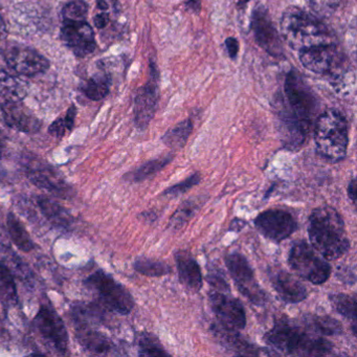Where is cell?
<instances>
[{"label":"cell","instance_id":"1","mask_svg":"<svg viewBox=\"0 0 357 357\" xmlns=\"http://www.w3.org/2000/svg\"><path fill=\"white\" fill-rule=\"evenodd\" d=\"M319 104L314 91L296 70H290L284 91L275 100L278 130L286 149H301L317 118Z\"/></svg>","mask_w":357,"mask_h":357},{"label":"cell","instance_id":"2","mask_svg":"<svg viewBox=\"0 0 357 357\" xmlns=\"http://www.w3.org/2000/svg\"><path fill=\"white\" fill-rule=\"evenodd\" d=\"M308 235L311 246L326 260H337L350 248L344 219L331 206L313 210L309 216Z\"/></svg>","mask_w":357,"mask_h":357},{"label":"cell","instance_id":"3","mask_svg":"<svg viewBox=\"0 0 357 357\" xmlns=\"http://www.w3.org/2000/svg\"><path fill=\"white\" fill-rule=\"evenodd\" d=\"M265 342L282 354L294 356H324L331 355L333 346L327 340L289 321L275 324L264 336Z\"/></svg>","mask_w":357,"mask_h":357},{"label":"cell","instance_id":"4","mask_svg":"<svg viewBox=\"0 0 357 357\" xmlns=\"http://www.w3.org/2000/svg\"><path fill=\"white\" fill-rule=\"evenodd\" d=\"M281 33L286 43L298 52L334 43L333 36L327 26L298 7L287 8L284 12L281 20Z\"/></svg>","mask_w":357,"mask_h":357},{"label":"cell","instance_id":"5","mask_svg":"<svg viewBox=\"0 0 357 357\" xmlns=\"http://www.w3.org/2000/svg\"><path fill=\"white\" fill-rule=\"evenodd\" d=\"M317 154L328 162H338L347 155L349 129L346 118L335 109H327L314 122Z\"/></svg>","mask_w":357,"mask_h":357},{"label":"cell","instance_id":"6","mask_svg":"<svg viewBox=\"0 0 357 357\" xmlns=\"http://www.w3.org/2000/svg\"><path fill=\"white\" fill-rule=\"evenodd\" d=\"M288 263L298 277L314 285L325 283L331 275L329 263L304 240L294 243L289 252Z\"/></svg>","mask_w":357,"mask_h":357},{"label":"cell","instance_id":"7","mask_svg":"<svg viewBox=\"0 0 357 357\" xmlns=\"http://www.w3.org/2000/svg\"><path fill=\"white\" fill-rule=\"evenodd\" d=\"M87 287L95 289L99 294L103 305L110 310L127 315L135 307V300L125 286L119 283L105 271H96L84 281Z\"/></svg>","mask_w":357,"mask_h":357},{"label":"cell","instance_id":"8","mask_svg":"<svg viewBox=\"0 0 357 357\" xmlns=\"http://www.w3.org/2000/svg\"><path fill=\"white\" fill-rule=\"evenodd\" d=\"M225 264L239 291L257 306H263L267 296L255 278L254 271L245 257L238 252L229 254L225 258Z\"/></svg>","mask_w":357,"mask_h":357},{"label":"cell","instance_id":"9","mask_svg":"<svg viewBox=\"0 0 357 357\" xmlns=\"http://www.w3.org/2000/svg\"><path fill=\"white\" fill-rule=\"evenodd\" d=\"M6 63L20 76L34 77L49 70L51 62L32 47L10 43L3 49Z\"/></svg>","mask_w":357,"mask_h":357},{"label":"cell","instance_id":"10","mask_svg":"<svg viewBox=\"0 0 357 357\" xmlns=\"http://www.w3.org/2000/svg\"><path fill=\"white\" fill-rule=\"evenodd\" d=\"M160 99V74L153 61L149 64V79L137 91L135 99V123L137 128L144 130L149 126L155 116Z\"/></svg>","mask_w":357,"mask_h":357},{"label":"cell","instance_id":"11","mask_svg":"<svg viewBox=\"0 0 357 357\" xmlns=\"http://www.w3.org/2000/svg\"><path fill=\"white\" fill-rule=\"evenodd\" d=\"M254 223L261 235L275 242L287 239L298 227L296 218L287 211L280 208L260 213Z\"/></svg>","mask_w":357,"mask_h":357},{"label":"cell","instance_id":"12","mask_svg":"<svg viewBox=\"0 0 357 357\" xmlns=\"http://www.w3.org/2000/svg\"><path fill=\"white\" fill-rule=\"evenodd\" d=\"M34 325L45 340L53 344L60 354L66 355L68 348V334L64 321L55 309L41 305L34 319Z\"/></svg>","mask_w":357,"mask_h":357},{"label":"cell","instance_id":"13","mask_svg":"<svg viewBox=\"0 0 357 357\" xmlns=\"http://www.w3.org/2000/svg\"><path fill=\"white\" fill-rule=\"evenodd\" d=\"M250 26L255 39L261 49L264 50L271 57H283L284 50L281 37L264 7H258L255 10L250 20Z\"/></svg>","mask_w":357,"mask_h":357},{"label":"cell","instance_id":"14","mask_svg":"<svg viewBox=\"0 0 357 357\" xmlns=\"http://www.w3.org/2000/svg\"><path fill=\"white\" fill-rule=\"evenodd\" d=\"M211 307L220 325L233 330H241L246 326V314L239 300L215 290L208 294Z\"/></svg>","mask_w":357,"mask_h":357},{"label":"cell","instance_id":"15","mask_svg":"<svg viewBox=\"0 0 357 357\" xmlns=\"http://www.w3.org/2000/svg\"><path fill=\"white\" fill-rule=\"evenodd\" d=\"M61 40L76 57L84 58L96 50L95 32L86 22L63 20Z\"/></svg>","mask_w":357,"mask_h":357},{"label":"cell","instance_id":"16","mask_svg":"<svg viewBox=\"0 0 357 357\" xmlns=\"http://www.w3.org/2000/svg\"><path fill=\"white\" fill-rule=\"evenodd\" d=\"M0 110L3 114V121L10 128L24 133H35L40 130V121L33 116L20 101L5 100L0 104Z\"/></svg>","mask_w":357,"mask_h":357},{"label":"cell","instance_id":"17","mask_svg":"<svg viewBox=\"0 0 357 357\" xmlns=\"http://www.w3.org/2000/svg\"><path fill=\"white\" fill-rule=\"evenodd\" d=\"M268 275L271 285L284 302L298 304L308 296L306 287L291 273L283 269H273Z\"/></svg>","mask_w":357,"mask_h":357},{"label":"cell","instance_id":"18","mask_svg":"<svg viewBox=\"0 0 357 357\" xmlns=\"http://www.w3.org/2000/svg\"><path fill=\"white\" fill-rule=\"evenodd\" d=\"M213 333L217 340L221 342L225 348L229 349L237 355H271L273 353L267 352L259 347L248 342L244 340L236 330L229 329L222 325H213Z\"/></svg>","mask_w":357,"mask_h":357},{"label":"cell","instance_id":"19","mask_svg":"<svg viewBox=\"0 0 357 357\" xmlns=\"http://www.w3.org/2000/svg\"><path fill=\"white\" fill-rule=\"evenodd\" d=\"M76 337L79 344L93 354L109 355L114 353L116 347L114 342L101 332L96 331L91 325L75 324Z\"/></svg>","mask_w":357,"mask_h":357},{"label":"cell","instance_id":"20","mask_svg":"<svg viewBox=\"0 0 357 357\" xmlns=\"http://www.w3.org/2000/svg\"><path fill=\"white\" fill-rule=\"evenodd\" d=\"M181 283L188 289L199 291L202 287V273L199 265L189 252L179 250L175 254Z\"/></svg>","mask_w":357,"mask_h":357},{"label":"cell","instance_id":"21","mask_svg":"<svg viewBox=\"0 0 357 357\" xmlns=\"http://www.w3.org/2000/svg\"><path fill=\"white\" fill-rule=\"evenodd\" d=\"M29 177L34 185H38L39 188H43L59 197L70 196V185H66V181L60 178L53 171H32L29 174Z\"/></svg>","mask_w":357,"mask_h":357},{"label":"cell","instance_id":"22","mask_svg":"<svg viewBox=\"0 0 357 357\" xmlns=\"http://www.w3.org/2000/svg\"><path fill=\"white\" fill-rule=\"evenodd\" d=\"M37 202L41 212L52 225L59 229H68L72 223V217L66 208H62V206L54 200L43 196L37 199Z\"/></svg>","mask_w":357,"mask_h":357},{"label":"cell","instance_id":"23","mask_svg":"<svg viewBox=\"0 0 357 357\" xmlns=\"http://www.w3.org/2000/svg\"><path fill=\"white\" fill-rule=\"evenodd\" d=\"M204 200H206L204 197H194L185 200L171 217L169 221L170 229L173 231L183 229L195 216L198 210L204 206Z\"/></svg>","mask_w":357,"mask_h":357},{"label":"cell","instance_id":"24","mask_svg":"<svg viewBox=\"0 0 357 357\" xmlns=\"http://www.w3.org/2000/svg\"><path fill=\"white\" fill-rule=\"evenodd\" d=\"M173 158H174L173 154H168V155L149 160V162H145L142 166L137 167L135 170L127 173L124 178L126 181H130V183H141V181H146V179L153 176L156 173L160 172L165 167L168 166L172 162Z\"/></svg>","mask_w":357,"mask_h":357},{"label":"cell","instance_id":"25","mask_svg":"<svg viewBox=\"0 0 357 357\" xmlns=\"http://www.w3.org/2000/svg\"><path fill=\"white\" fill-rule=\"evenodd\" d=\"M304 326L319 335H340L344 331L342 324L328 315H305Z\"/></svg>","mask_w":357,"mask_h":357},{"label":"cell","instance_id":"26","mask_svg":"<svg viewBox=\"0 0 357 357\" xmlns=\"http://www.w3.org/2000/svg\"><path fill=\"white\" fill-rule=\"evenodd\" d=\"M7 225L12 241L20 250L29 252L35 248L34 242L31 239L30 234L28 233L24 225L20 222V219L13 213L8 214Z\"/></svg>","mask_w":357,"mask_h":357},{"label":"cell","instance_id":"27","mask_svg":"<svg viewBox=\"0 0 357 357\" xmlns=\"http://www.w3.org/2000/svg\"><path fill=\"white\" fill-rule=\"evenodd\" d=\"M192 131H193V122L191 119L183 120V122L175 125L165 133L162 139V143L172 149H181L187 144Z\"/></svg>","mask_w":357,"mask_h":357},{"label":"cell","instance_id":"28","mask_svg":"<svg viewBox=\"0 0 357 357\" xmlns=\"http://www.w3.org/2000/svg\"><path fill=\"white\" fill-rule=\"evenodd\" d=\"M110 85L112 80L108 75L98 74L85 82L82 91L87 99L91 101H101L109 95Z\"/></svg>","mask_w":357,"mask_h":357},{"label":"cell","instance_id":"29","mask_svg":"<svg viewBox=\"0 0 357 357\" xmlns=\"http://www.w3.org/2000/svg\"><path fill=\"white\" fill-rule=\"evenodd\" d=\"M333 308L352 324L353 334L356 335V298L344 294H333L329 296Z\"/></svg>","mask_w":357,"mask_h":357},{"label":"cell","instance_id":"30","mask_svg":"<svg viewBox=\"0 0 357 357\" xmlns=\"http://www.w3.org/2000/svg\"><path fill=\"white\" fill-rule=\"evenodd\" d=\"M0 96L9 101H22L26 91L17 79L0 70Z\"/></svg>","mask_w":357,"mask_h":357},{"label":"cell","instance_id":"31","mask_svg":"<svg viewBox=\"0 0 357 357\" xmlns=\"http://www.w3.org/2000/svg\"><path fill=\"white\" fill-rule=\"evenodd\" d=\"M0 298L7 304H16L18 302L15 279L9 267L3 262H0Z\"/></svg>","mask_w":357,"mask_h":357},{"label":"cell","instance_id":"32","mask_svg":"<svg viewBox=\"0 0 357 357\" xmlns=\"http://www.w3.org/2000/svg\"><path fill=\"white\" fill-rule=\"evenodd\" d=\"M137 342L141 356H170L158 338L148 332H141L137 335Z\"/></svg>","mask_w":357,"mask_h":357},{"label":"cell","instance_id":"33","mask_svg":"<svg viewBox=\"0 0 357 357\" xmlns=\"http://www.w3.org/2000/svg\"><path fill=\"white\" fill-rule=\"evenodd\" d=\"M135 271L147 277H162L170 275L172 268L167 263L151 260L147 258H139L133 264Z\"/></svg>","mask_w":357,"mask_h":357},{"label":"cell","instance_id":"34","mask_svg":"<svg viewBox=\"0 0 357 357\" xmlns=\"http://www.w3.org/2000/svg\"><path fill=\"white\" fill-rule=\"evenodd\" d=\"M89 15V5L83 0H73L62 10L63 20L84 22Z\"/></svg>","mask_w":357,"mask_h":357},{"label":"cell","instance_id":"35","mask_svg":"<svg viewBox=\"0 0 357 357\" xmlns=\"http://www.w3.org/2000/svg\"><path fill=\"white\" fill-rule=\"evenodd\" d=\"M202 181V176L199 173L196 172L192 174L191 176L188 177L185 181H181V183H176V185H172V187L168 188L162 192V196H173V197H177V196L183 195L185 192L189 191L192 188L197 185L198 183Z\"/></svg>","mask_w":357,"mask_h":357},{"label":"cell","instance_id":"36","mask_svg":"<svg viewBox=\"0 0 357 357\" xmlns=\"http://www.w3.org/2000/svg\"><path fill=\"white\" fill-rule=\"evenodd\" d=\"M206 281L218 291H229V285L227 283L221 273H217L216 271H210L208 275H206Z\"/></svg>","mask_w":357,"mask_h":357},{"label":"cell","instance_id":"37","mask_svg":"<svg viewBox=\"0 0 357 357\" xmlns=\"http://www.w3.org/2000/svg\"><path fill=\"white\" fill-rule=\"evenodd\" d=\"M47 131H49L50 135L61 139L68 131L64 118H58L57 120L54 121V122L50 125Z\"/></svg>","mask_w":357,"mask_h":357},{"label":"cell","instance_id":"38","mask_svg":"<svg viewBox=\"0 0 357 357\" xmlns=\"http://www.w3.org/2000/svg\"><path fill=\"white\" fill-rule=\"evenodd\" d=\"M311 5L319 13L332 11L338 5V0H310Z\"/></svg>","mask_w":357,"mask_h":357},{"label":"cell","instance_id":"39","mask_svg":"<svg viewBox=\"0 0 357 357\" xmlns=\"http://www.w3.org/2000/svg\"><path fill=\"white\" fill-rule=\"evenodd\" d=\"M225 47H227L229 58L236 59L240 49L239 43H238L237 39L234 38V37H229V38L225 40Z\"/></svg>","mask_w":357,"mask_h":357},{"label":"cell","instance_id":"40","mask_svg":"<svg viewBox=\"0 0 357 357\" xmlns=\"http://www.w3.org/2000/svg\"><path fill=\"white\" fill-rule=\"evenodd\" d=\"M77 118V107L75 105L70 106L66 112V116H64V121H66V127H68V131H72L75 127V123H76Z\"/></svg>","mask_w":357,"mask_h":357},{"label":"cell","instance_id":"41","mask_svg":"<svg viewBox=\"0 0 357 357\" xmlns=\"http://www.w3.org/2000/svg\"><path fill=\"white\" fill-rule=\"evenodd\" d=\"M110 22V15L106 12H101V13L98 14V15L95 16L93 18V24H95L96 28L101 29L106 28V26L109 24Z\"/></svg>","mask_w":357,"mask_h":357},{"label":"cell","instance_id":"42","mask_svg":"<svg viewBox=\"0 0 357 357\" xmlns=\"http://www.w3.org/2000/svg\"><path fill=\"white\" fill-rule=\"evenodd\" d=\"M356 179L353 177L349 181L348 185V196L353 204H355V202H356Z\"/></svg>","mask_w":357,"mask_h":357},{"label":"cell","instance_id":"43","mask_svg":"<svg viewBox=\"0 0 357 357\" xmlns=\"http://www.w3.org/2000/svg\"><path fill=\"white\" fill-rule=\"evenodd\" d=\"M185 8L189 11L198 13L202 9V1L200 0H188V1H185Z\"/></svg>","mask_w":357,"mask_h":357},{"label":"cell","instance_id":"44","mask_svg":"<svg viewBox=\"0 0 357 357\" xmlns=\"http://www.w3.org/2000/svg\"><path fill=\"white\" fill-rule=\"evenodd\" d=\"M7 26H6V22L5 20H3V16L0 14V41H3V39L7 37Z\"/></svg>","mask_w":357,"mask_h":357},{"label":"cell","instance_id":"45","mask_svg":"<svg viewBox=\"0 0 357 357\" xmlns=\"http://www.w3.org/2000/svg\"><path fill=\"white\" fill-rule=\"evenodd\" d=\"M246 222L245 221L239 220V219H235V220L231 222V231H239L245 227Z\"/></svg>","mask_w":357,"mask_h":357},{"label":"cell","instance_id":"46","mask_svg":"<svg viewBox=\"0 0 357 357\" xmlns=\"http://www.w3.org/2000/svg\"><path fill=\"white\" fill-rule=\"evenodd\" d=\"M141 218L143 219V220L149 221V222H151V221L155 220L156 214L154 212L143 213V214H141Z\"/></svg>","mask_w":357,"mask_h":357},{"label":"cell","instance_id":"47","mask_svg":"<svg viewBox=\"0 0 357 357\" xmlns=\"http://www.w3.org/2000/svg\"><path fill=\"white\" fill-rule=\"evenodd\" d=\"M97 7L98 9L103 12L107 11L109 9V5L106 3L105 0H97Z\"/></svg>","mask_w":357,"mask_h":357},{"label":"cell","instance_id":"48","mask_svg":"<svg viewBox=\"0 0 357 357\" xmlns=\"http://www.w3.org/2000/svg\"><path fill=\"white\" fill-rule=\"evenodd\" d=\"M238 1H239L240 3H248V1H250V0H238Z\"/></svg>","mask_w":357,"mask_h":357}]
</instances>
